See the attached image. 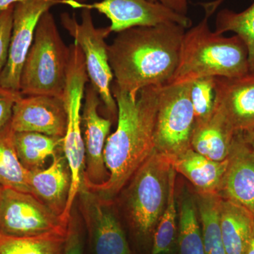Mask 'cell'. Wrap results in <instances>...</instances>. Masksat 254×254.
Masks as SVG:
<instances>
[{"instance_id": "cell-30", "label": "cell", "mask_w": 254, "mask_h": 254, "mask_svg": "<svg viewBox=\"0 0 254 254\" xmlns=\"http://www.w3.org/2000/svg\"><path fill=\"white\" fill-rule=\"evenodd\" d=\"M83 238L77 217L71 212L63 254H83Z\"/></svg>"}, {"instance_id": "cell-17", "label": "cell", "mask_w": 254, "mask_h": 254, "mask_svg": "<svg viewBox=\"0 0 254 254\" xmlns=\"http://www.w3.org/2000/svg\"><path fill=\"white\" fill-rule=\"evenodd\" d=\"M71 184V171L63 150L53 155L48 168L29 172L28 175L30 193L61 218L67 204Z\"/></svg>"}, {"instance_id": "cell-25", "label": "cell", "mask_w": 254, "mask_h": 254, "mask_svg": "<svg viewBox=\"0 0 254 254\" xmlns=\"http://www.w3.org/2000/svg\"><path fill=\"white\" fill-rule=\"evenodd\" d=\"M201 225L205 254H226L222 242L219 204L220 197L217 194L195 193Z\"/></svg>"}, {"instance_id": "cell-19", "label": "cell", "mask_w": 254, "mask_h": 254, "mask_svg": "<svg viewBox=\"0 0 254 254\" xmlns=\"http://www.w3.org/2000/svg\"><path fill=\"white\" fill-rule=\"evenodd\" d=\"M237 134L221 115L213 110L204 121L194 123L190 148L213 161L227 160Z\"/></svg>"}, {"instance_id": "cell-6", "label": "cell", "mask_w": 254, "mask_h": 254, "mask_svg": "<svg viewBox=\"0 0 254 254\" xmlns=\"http://www.w3.org/2000/svg\"><path fill=\"white\" fill-rule=\"evenodd\" d=\"M66 86L63 99L67 114V126L64 136L63 153L71 175V188L63 218L68 222L73 205L83 182L85 172V145L81 126V112L85 91L88 81L84 55L77 43L69 46Z\"/></svg>"}, {"instance_id": "cell-33", "label": "cell", "mask_w": 254, "mask_h": 254, "mask_svg": "<svg viewBox=\"0 0 254 254\" xmlns=\"http://www.w3.org/2000/svg\"><path fill=\"white\" fill-rule=\"evenodd\" d=\"M22 0H0V12Z\"/></svg>"}, {"instance_id": "cell-4", "label": "cell", "mask_w": 254, "mask_h": 254, "mask_svg": "<svg viewBox=\"0 0 254 254\" xmlns=\"http://www.w3.org/2000/svg\"><path fill=\"white\" fill-rule=\"evenodd\" d=\"M170 159L155 151L120 191V208L137 240L149 245L168 200Z\"/></svg>"}, {"instance_id": "cell-18", "label": "cell", "mask_w": 254, "mask_h": 254, "mask_svg": "<svg viewBox=\"0 0 254 254\" xmlns=\"http://www.w3.org/2000/svg\"><path fill=\"white\" fill-rule=\"evenodd\" d=\"M170 161L175 171L193 185L195 193L218 195L226 171L227 159L222 162L213 161L190 148L170 159Z\"/></svg>"}, {"instance_id": "cell-12", "label": "cell", "mask_w": 254, "mask_h": 254, "mask_svg": "<svg viewBox=\"0 0 254 254\" xmlns=\"http://www.w3.org/2000/svg\"><path fill=\"white\" fill-rule=\"evenodd\" d=\"M60 0H22L14 4L9 57L0 76V86L20 93V78L40 18Z\"/></svg>"}, {"instance_id": "cell-3", "label": "cell", "mask_w": 254, "mask_h": 254, "mask_svg": "<svg viewBox=\"0 0 254 254\" xmlns=\"http://www.w3.org/2000/svg\"><path fill=\"white\" fill-rule=\"evenodd\" d=\"M219 4H205L204 18L185 32L176 71L168 84L191 83L205 77L236 78L250 73L248 50L239 37L212 31L208 18Z\"/></svg>"}, {"instance_id": "cell-36", "label": "cell", "mask_w": 254, "mask_h": 254, "mask_svg": "<svg viewBox=\"0 0 254 254\" xmlns=\"http://www.w3.org/2000/svg\"><path fill=\"white\" fill-rule=\"evenodd\" d=\"M3 189H4V187L1 186V185H0V198H1V193H2Z\"/></svg>"}, {"instance_id": "cell-32", "label": "cell", "mask_w": 254, "mask_h": 254, "mask_svg": "<svg viewBox=\"0 0 254 254\" xmlns=\"http://www.w3.org/2000/svg\"><path fill=\"white\" fill-rule=\"evenodd\" d=\"M60 1H61L63 4H66L69 1H78V0H60ZM155 1L162 3L180 14L187 16L189 0H155Z\"/></svg>"}, {"instance_id": "cell-13", "label": "cell", "mask_w": 254, "mask_h": 254, "mask_svg": "<svg viewBox=\"0 0 254 254\" xmlns=\"http://www.w3.org/2000/svg\"><path fill=\"white\" fill-rule=\"evenodd\" d=\"M102 101L98 92L87 85L81 112V126L85 145V172L83 185L86 188L108 181L110 174L104 160V148L109 136L112 121L100 116Z\"/></svg>"}, {"instance_id": "cell-29", "label": "cell", "mask_w": 254, "mask_h": 254, "mask_svg": "<svg viewBox=\"0 0 254 254\" xmlns=\"http://www.w3.org/2000/svg\"><path fill=\"white\" fill-rule=\"evenodd\" d=\"M14 5L0 12V76L9 57Z\"/></svg>"}, {"instance_id": "cell-10", "label": "cell", "mask_w": 254, "mask_h": 254, "mask_svg": "<svg viewBox=\"0 0 254 254\" xmlns=\"http://www.w3.org/2000/svg\"><path fill=\"white\" fill-rule=\"evenodd\" d=\"M77 197L92 254H133L115 200L88 190L83 184Z\"/></svg>"}, {"instance_id": "cell-22", "label": "cell", "mask_w": 254, "mask_h": 254, "mask_svg": "<svg viewBox=\"0 0 254 254\" xmlns=\"http://www.w3.org/2000/svg\"><path fill=\"white\" fill-rule=\"evenodd\" d=\"M64 138L37 132H15L14 144L18 158L28 172L45 168L47 160L63 150Z\"/></svg>"}, {"instance_id": "cell-8", "label": "cell", "mask_w": 254, "mask_h": 254, "mask_svg": "<svg viewBox=\"0 0 254 254\" xmlns=\"http://www.w3.org/2000/svg\"><path fill=\"white\" fill-rule=\"evenodd\" d=\"M191 83L160 88L155 121V150L173 159L190 148L195 117L190 100Z\"/></svg>"}, {"instance_id": "cell-16", "label": "cell", "mask_w": 254, "mask_h": 254, "mask_svg": "<svg viewBox=\"0 0 254 254\" xmlns=\"http://www.w3.org/2000/svg\"><path fill=\"white\" fill-rule=\"evenodd\" d=\"M218 195L254 213V152L243 134L234 138Z\"/></svg>"}, {"instance_id": "cell-24", "label": "cell", "mask_w": 254, "mask_h": 254, "mask_svg": "<svg viewBox=\"0 0 254 254\" xmlns=\"http://www.w3.org/2000/svg\"><path fill=\"white\" fill-rule=\"evenodd\" d=\"M176 175L173 165L170 172L166 206L155 230L151 254H174L178 232V208L176 198Z\"/></svg>"}, {"instance_id": "cell-23", "label": "cell", "mask_w": 254, "mask_h": 254, "mask_svg": "<svg viewBox=\"0 0 254 254\" xmlns=\"http://www.w3.org/2000/svg\"><path fill=\"white\" fill-rule=\"evenodd\" d=\"M14 133L10 122L0 129V185L30 193L29 172L23 168L18 158Z\"/></svg>"}, {"instance_id": "cell-7", "label": "cell", "mask_w": 254, "mask_h": 254, "mask_svg": "<svg viewBox=\"0 0 254 254\" xmlns=\"http://www.w3.org/2000/svg\"><path fill=\"white\" fill-rule=\"evenodd\" d=\"M61 24L77 43L84 55L87 73L91 84L98 92L110 120L118 121V105L112 93L114 75L110 67L108 46L105 38L112 33L110 26L96 28L92 18L91 10L83 8L81 22L74 15L63 13Z\"/></svg>"}, {"instance_id": "cell-28", "label": "cell", "mask_w": 254, "mask_h": 254, "mask_svg": "<svg viewBox=\"0 0 254 254\" xmlns=\"http://www.w3.org/2000/svg\"><path fill=\"white\" fill-rule=\"evenodd\" d=\"M215 78H201L191 82L190 97L195 123L204 121L213 113L215 103Z\"/></svg>"}, {"instance_id": "cell-9", "label": "cell", "mask_w": 254, "mask_h": 254, "mask_svg": "<svg viewBox=\"0 0 254 254\" xmlns=\"http://www.w3.org/2000/svg\"><path fill=\"white\" fill-rule=\"evenodd\" d=\"M68 223L31 193L3 189L0 198L1 235L28 237L52 232L66 234Z\"/></svg>"}, {"instance_id": "cell-14", "label": "cell", "mask_w": 254, "mask_h": 254, "mask_svg": "<svg viewBox=\"0 0 254 254\" xmlns=\"http://www.w3.org/2000/svg\"><path fill=\"white\" fill-rule=\"evenodd\" d=\"M10 125L14 132H37L64 138L67 126V114L63 98L22 95L15 103Z\"/></svg>"}, {"instance_id": "cell-20", "label": "cell", "mask_w": 254, "mask_h": 254, "mask_svg": "<svg viewBox=\"0 0 254 254\" xmlns=\"http://www.w3.org/2000/svg\"><path fill=\"white\" fill-rule=\"evenodd\" d=\"M219 222L226 254H247L253 235L254 213L220 198Z\"/></svg>"}, {"instance_id": "cell-27", "label": "cell", "mask_w": 254, "mask_h": 254, "mask_svg": "<svg viewBox=\"0 0 254 254\" xmlns=\"http://www.w3.org/2000/svg\"><path fill=\"white\" fill-rule=\"evenodd\" d=\"M215 25L218 34L234 32L243 41L248 50L250 71L254 72V2L242 12L222 10L217 15Z\"/></svg>"}, {"instance_id": "cell-34", "label": "cell", "mask_w": 254, "mask_h": 254, "mask_svg": "<svg viewBox=\"0 0 254 254\" xmlns=\"http://www.w3.org/2000/svg\"><path fill=\"white\" fill-rule=\"evenodd\" d=\"M243 136L245 141L250 145V146L254 152V128L252 131L245 133V134H243Z\"/></svg>"}, {"instance_id": "cell-21", "label": "cell", "mask_w": 254, "mask_h": 254, "mask_svg": "<svg viewBox=\"0 0 254 254\" xmlns=\"http://www.w3.org/2000/svg\"><path fill=\"white\" fill-rule=\"evenodd\" d=\"M178 232L175 254H205L195 194L182 190L177 202Z\"/></svg>"}, {"instance_id": "cell-2", "label": "cell", "mask_w": 254, "mask_h": 254, "mask_svg": "<svg viewBox=\"0 0 254 254\" xmlns=\"http://www.w3.org/2000/svg\"><path fill=\"white\" fill-rule=\"evenodd\" d=\"M161 87H145L136 98H132L129 93L112 85L118 114V127L108 136L103 152L110 176L103 185L87 189L115 199L154 153L155 121Z\"/></svg>"}, {"instance_id": "cell-26", "label": "cell", "mask_w": 254, "mask_h": 254, "mask_svg": "<svg viewBox=\"0 0 254 254\" xmlns=\"http://www.w3.org/2000/svg\"><path fill=\"white\" fill-rule=\"evenodd\" d=\"M66 234L16 237L0 234V254H63Z\"/></svg>"}, {"instance_id": "cell-5", "label": "cell", "mask_w": 254, "mask_h": 254, "mask_svg": "<svg viewBox=\"0 0 254 254\" xmlns=\"http://www.w3.org/2000/svg\"><path fill=\"white\" fill-rule=\"evenodd\" d=\"M69 57V46L60 36L53 14L46 11L40 18L25 60L20 78L21 94L63 98Z\"/></svg>"}, {"instance_id": "cell-35", "label": "cell", "mask_w": 254, "mask_h": 254, "mask_svg": "<svg viewBox=\"0 0 254 254\" xmlns=\"http://www.w3.org/2000/svg\"><path fill=\"white\" fill-rule=\"evenodd\" d=\"M247 254H254V225L253 235H252V240H251L250 247L247 250Z\"/></svg>"}, {"instance_id": "cell-15", "label": "cell", "mask_w": 254, "mask_h": 254, "mask_svg": "<svg viewBox=\"0 0 254 254\" xmlns=\"http://www.w3.org/2000/svg\"><path fill=\"white\" fill-rule=\"evenodd\" d=\"M218 112L235 134H245L254 128V72L236 78L215 77Z\"/></svg>"}, {"instance_id": "cell-31", "label": "cell", "mask_w": 254, "mask_h": 254, "mask_svg": "<svg viewBox=\"0 0 254 254\" xmlns=\"http://www.w3.org/2000/svg\"><path fill=\"white\" fill-rule=\"evenodd\" d=\"M22 95L4 89L0 86V129L11 120L15 103Z\"/></svg>"}, {"instance_id": "cell-1", "label": "cell", "mask_w": 254, "mask_h": 254, "mask_svg": "<svg viewBox=\"0 0 254 254\" xmlns=\"http://www.w3.org/2000/svg\"><path fill=\"white\" fill-rule=\"evenodd\" d=\"M185 29L167 23L118 33L108 46L114 86L136 98L145 87L168 84L178 66Z\"/></svg>"}, {"instance_id": "cell-11", "label": "cell", "mask_w": 254, "mask_h": 254, "mask_svg": "<svg viewBox=\"0 0 254 254\" xmlns=\"http://www.w3.org/2000/svg\"><path fill=\"white\" fill-rule=\"evenodd\" d=\"M73 7L96 9L110 21L112 32H120L134 27H150L167 23H176L190 28L192 21L186 15L180 14L155 0H102L91 4L72 1Z\"/></svg>"}]
</instances>
